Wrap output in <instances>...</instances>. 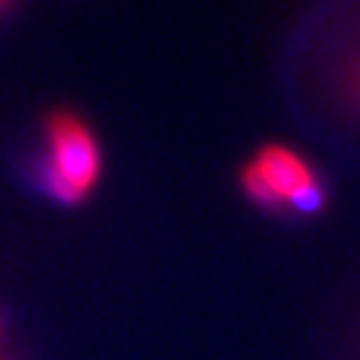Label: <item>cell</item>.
<instances>
[{
  "label": "cell",
  "mask_w": 360,
  "mask_h": 360,
  "mask_svg": "<svg viewBox=\"0 0 360 360\" xmlns=\"http://www.w3.org/2000/svg\"><path fill=\"white\" fill-rule=\"evenodd\" d=\"M45 153L38 163L43 191L60 202H78L101 175L96 135L73 112H56L45 123Z\"/></svg>",
  "instance_id": "obj_1"
},
{
  "label": "cell",
  "mask_w": 360,
  "mask_h": 360,
  "mask_svg": "<svg viewBox=\"0 0 360 360\" xmlns=\"http://www.w3.org/2000/svg\"><path fill=\"white\" fill-rule=\"evenodd\" d=\"M243 188L255 202L273 210L315 213L326 200L315 170L285 146H265L253 163L243 168Z\"/></svg>",
  "instance_id": "obj_2"
},
{
  "label": "cell",
  "mask_w": 360,
  "mask_h": 360,
  "mask_svg": "<svg viewBox=\"0 0 360 360\" xmlns=\"http://www.w3.org/2000/svg\"><path fill=\"white\" fill-rule=\"evenodd\" d=\"M8 3H11V0H0V11H3V8H6Z\"/></svg>",
  "instance_id": "obj_3"
}]
</instances>
